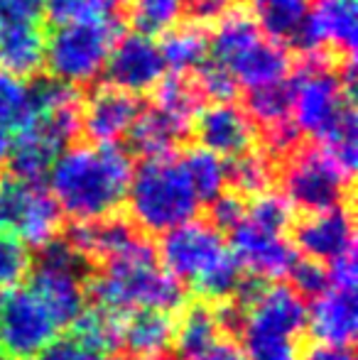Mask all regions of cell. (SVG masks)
I'll return each mask as SVG.
<instances>
[{
  "label": "cell",
  "instance_id": "29",
  "mask_svg": "<svg viewBox=\"0 0 358 360\" xmlns=\"http://www.w3.org/2000/svg\"><path fill=\"white\" fill-rule=\"evenodd\" d=\"M229 167V186L231 191L241 194L243 199H253V196L268 191L272 181V157L268 152H258L250 147L248 152L234 157L231 162H226Z\"/></svg>",
  "mask_w": 358,
  "mask_h": 360
},
{
  "label": "cell",
  "instance_id": "1",
  "mask_svg": "<svg viewBox=\"0 0 358 360\" xmlns=\"http://www.w3.org/2000/svg\"><path fill=\"white\" fill-rule=\"evenodd\" d=\"M133 162L118 145H77L57 155L47 172L49 194L74 223L118 214L128 194Z\"/></svg>",
  "mask_w": 358,
  "mask_h": 360
},
{
  "label": "cell",
  "instance_id": "14",
  "mask_svg": "<svg viewBox=\"0 0 358 360\" xmlns=\"http://www.w3.org/2000/svg\"><path fill=\"white\" fill-rule=\"evenodd\" d=\"M358 39V8L356 0H317L309 8L305 22L297 30L295 44L305 54L324 52L326 47L336 49L344 57L356 54Z\"/></svg>",
  "mask_w": 358,
  "mask_h": 360
},
{
  "label": "cell",
  "instance_id": "36",
  "mask_svg": "<svg viewBox=\"0 0 358 360\" xmlns=\"http://www.w3.org/2000/svg\"><path fill=\"white\" fill-rule=\"evenodd\" d=\"M103 13H108V10L103 8L101 0H42V15H47V20L54 27L96 18Z\"/></svg>",
  "mask_w": 358,
  "mask_h": 360
},
{
  "label": "cell",
  "instance_id": "11",
  "mask_svg": "<svg viewBox=\"0 0 358 360\" xmlns=\"http://www.w3.org/2000/svg\"><path fill=\"white\" fill-rule=\"evenodd\" d=\"M59 323L27 287H15L0 299V351L10 360H32L54 338Z\"/></svg>",
  "mask_w": 358,
  "mask_h": 360
},
{
  "label": "cell",
  "instance_id": "38",
  "mask_svg": "<svg viewBox=\"0 0 358 360\" xmlns=\"http://www.w3.org/2000/svg\"><path fill=\"white\" fill-rule=\"evenodd\" d=\"M32 360H103V356L96 351H91L84 343H79L77 338H72L67 333L64 338H54L42 353H37Z\"/></svg>",
  "mask_w": 358,
  "mask_h": 360
},
{
  "label": "cell",
  "instance_id": "13",
  "mask_svg": "<svg viewBox=\"0 0 358 360\" xmlns=\"http://www.w3.org/2000/svg\"><path fill=\"white\" fill-rule=\"evenodd\" d=\"M292 245L302 257H309L321 265L339 260L341 255L356 250L354 211L349 204L305 214L300 221H292Z\"/></svg>",
  "mask_w": 358,
  "mask_h": 360
},
{
  "label": "cell",
  "instance_id": "3",
  "mask_svg": "<svg viewBox=\"0 0 358 360\" xmlns=\"http://www.w3.org/2000/svg\"><path fill=\"white\" fill-rule=\"evenodd\" d=\"M125 201L130 221L145 236H162L181 223L194 221L201 206L181 157L174 155L140 162L130 176Z\"/></svg>",
  "mask_w": 358,
  "mask_h": 360
},
{
  "label": "cell",
  "instance_id": "40",
  "mask_svg": "<svg viewBox=\"0 0 358 360\" xmlns=\"http://www.w3.org/2000/svg\"><path fill=\"white\" fill-rule=\"evenodd\" d=\"M42 0H0V22H39Z\"/></svg>",
  "mask_w": 358,
  "mask_h": 360
},
{
  "label": "cell",
  "instance_id": "41",
  "mask_svg": "<svg viewBox=\"0 0 358 360\" xmlns=\"http://www.w3.org/2000/svg\"><path fill=\"white\" fill-rule=\"evenodd\" d=\"M234 5L236 0H186V13L196 20V25L219 22L234 10Z\"/></svg>",
  "mask_w": 358,
  "mask_h": 360
},
{
  "label": "cell",
  "instance_id": "2",
  "mask_svg": "<svg viewBox=\"0 0 358 360\" xmlns=\"http://www.w3.org/2000/svg\"><path fill=\"white\" fill-rule=\"evenodd\" d=\"M87 294L94 299V307L115 314L133 309H160L177 314L191 297L184 285L162 270L158 250L150 240L96 265L89 275Z\"/></svg>",
  "mask_w": 358,
  "mask_h": 360
},
{
  "label": "cell",
  "instance_id": "18",
  "mask_svg": "<svg viewBox=\"0 0 358 360\" xmlns=\"http://www.w3.org/2000/svg\"><path fill=\"white\" fill-rule=\"evenodd\" d=\"M191 128L196 133L199 147L224 160L243 155L255 143V125L250 123L248 113L231 101L201 108L191 120Z\"/></svg>",
  "mask_w": 358,
  "mask_h": 360
},
{
  "label": "cell",
  "instance_id": "37",
  "mask_svg": "<svg viewBox=\"0 0 358 360\" xmlns=\"http://www.w3.org/2000/svg\"><path fill=\"white\" fill-rule=\"evenodd\" d=\"M245 204H248V201L241 194H236V191H224V194L211 201L209 223L221 233L231 231V228H234L236 223H241V218L245 216Z\"/></svg>",
  "mask_w": 358,
  "mask_h": 360
},
{
  "label": "cell",
  "instance_id": "27",
  "mask_svg": "<svg viewBox=\"0 0 358 360\" xmlns=\"http://www.w3.org/2000/svg\"><path fill=\"white\" fill-rule=\"evenodd\" d=\"M253 20L275 42H292L309 13V0H250Z\"/></svg>",
  "mask_w": 358,
  "mask_h": 360
},
{
  "label": "cell",
  "instance_id": "21",
  "mask_svg": "<svg viewBox=\"0 0 358 360\" xmlns=\"http://www.w3.org/2000/svg\"><path fill=\"white\" fill-rule=\"evenodd\" d=\"M224 336L216 319L214 304L189 297L186 304L174 314V343L172 351L177 360H196L206 348Z\"/></svg>",
  "mask_w": 358,
  "mask_h": 360
},
{
  "label": "cell",
  "instance_id": "9",
  "mask_svg": "<svg viewBox=\"0 0 358 360\" xmlns=\"http://www.w3.org/2000/svg\"><path fill=\"white\" fill-rule=\"evenodd\" d=\"M231 255L224 233L209 221H189L162 233L158 260L170 277L191 289Z\"/></svg>",
  "mask_w": 358,
  "mask_h": 360
},
{
  "label": "cell",
  "instance_id": "28",
  "mask_svg": "<svg viewBox=\"0 0 358 360\" xmlns=\"http://www.w3.org/2000/svg\"><path fill=\"white\" fill-rule=\"evenodd\" d=\"M181 165L186 169L194 194L201 204H211L216 196H221L229 186V167L226 160L204 147H194L181 157Z\"/></svg>",
  "mask_w": 358,
  "mask_h": 360
},
{
  "label": "cell",
  "instance_id": "4",
  "mask_svg": "<svg viewBox=\"0 0 358 360\" xmlns=\"http://www.w3.org/2000/svg\"><path fill=\"white\" fill-rule=\"evenodd\" d=\"M209 59L224 67L236 84L245 89L282 81L292 69L285 44L263 34L255 20L238 10H231L216 22L209 37Z\"/></svg>",
  "mask_w": 358,
  "mask_h": 360
},
{
  "label": "cell",
  "instance_id": "42",
  "mask_svg": "<svg viewBox=\"0 0 358 360\" xmlns=\"http://www.w3.org/2000/svg\"><path fill=\"white\" fill-rule=\"evenodd\" d=\"M297 360H356L351 346H329V343L307 341L297 346Z\"/></svg>",
  "mask_w": 358,
  "mask_h": 360
},
{
  "label": "cell",
  "instance_id": "35",
  "mask_svg": "<svg viewBox=\"0 0 358 360\" xmlns=\"http://www.w3.org/2000/svg\"><path fill=\"white\" fill-rule=\"evenodd\" d=\"M191 76H194L201 96H204V98L216 101V103L231 101L236 96V91H238V84L234 81V76L226 72L224 67H219L216 62H211L209 57H206V62L201 64V67L196 69Z\"/></svg>",
  "mask_w": 358,
  "mask_h": 360
},
{
  "label": "cell",
  "instance_id": "16",
  "mask_svg": "<svg viewBox=\"0 0 358 360\" xmlns=\"http://www.w3.org/2000/svg\"><path fill=\"white\" fill-rule=\"evenodd\" d=\"M229 233V250L241 262V267L245 272H250V275H258L268 282L287 277L290 267L300 257V252L295 250L290 238L263 231L260 226L250 223L245 216Z\"/></svg>",
  "mask_w": 358,
  "mask_h": 360
},
{
  "label": "cell",
  "instance_id": "15",
  "mask_svg": "<svg viewBox=\"0 0 358 360\" xmlns=\"http://www.w3.org/2000/svg\"><path fill=\"white\" fill-rule=\"evenodd\" d=\"M140 110L138 96L108 84L96 86L79 103V130L91 145H118V140L128 138Z\"/></svg>",
  "mask_w": 358,
  "mask_h": 360
},
{
  "label": "cell",
  "instance_id": "31",
  "mask_svg": "<svg viewBox=\"0 0 358 360\" xmlns=\"http://www.w3.org/2000/svg\"><path fill=\"white\" fill-rule=\"evenodd\" d=\"M32 118V91L25 79L0 69V125L20 130Z\"/></svg>",
  "mask_w": 358,
  "mask_h": 360
},
{
  "label": "cell",
  "instance_id": "5",
  "mask_svg": "<svg viewBox=\"0 0 358 360\" xmlns=\"http://www.w3.org/2000/svg\"><path fill=\"white\" fill-rule=\"evenodd\" d=\"M120 22L110 13L79 22L57 25L44 42V67L52 79L79 89L103 74Z\"/></svg>",
  "mask_w": 358,
  "mask_h": 360
},
{
  "label": "cell",
  "instance_id": "8",
  "mask_svg": "<svg viewBox=\"0 0 358 360\" xmlns=\"http://www.w3.org/2000/svg\"><path fill=\"white\" fill-rule=\"evenodd\" d=\"M354 174L324 147H302L287 155L282 167V196L300 214H319L349 204Z\"/></svg>",
  "mask_w": 358,
  "mask_h": 360
},
{
  "label": "cell",
  "instance_id": "45",
  "mask_svg": "<svg viewBox=\"0 0 358 360\" xmlns=\"http://www.w3.org/2000/svg\"><path fill=\"white\" fill-rule=\"evenodd\" d=\"M113 360H177V358H170V356H158V358H140V356H123V353H118V358Z\"/></svg>",
  "mask_w": 358,
  "mask_h": 360
},
{
  "label": "cell",
  "instance_id": "46",
  "mask_svg": "<svg viewBox=\"0 0 358 360\" xmlns=\"http://www.w3.org/2000/svg\"><path fill=\"white\" fill-rule=\"evenodd\" d=\"M101 3H103L106 10H113V8H120V5L130 3V0H101Z\"/></svg>",
  "mask_w": 358,
  "mask_h": 360
},
{
  "label": "cell",
  "instance_id": "34",
  "mask_svg": "<svg viewBox=\"0 0 358 360\" xmlns=\"http://www.w3.org/2000/svg\"><path fill=\"white\" fill-rule=\"evenodd\" d=\"M290 277V287L300 294L302 299H312L314 302L317 297L329 289V272H326V265L317 260H309V257H297L295 265L287 272Z\"/></svg>",
  "mask_w": 358,
  "mask_h": 360
},
{
  "label": "cell",
  "instance_id": "24",
  "mask_svg": "<svg viewBox=\"0 0 358 360\" xmlns=\"http://www.w3.org/2000/svg\"><path fill=\"white\" fill-rule=\"evenodd\" d=\"M158 47L162 54L165 69L170 67L177 74H189L196 72L209 57V34L196 22L174 25L162 34Z\"/></svg>",
  "mask_w": 358,
  "mask_h": 360
},
{
  "label": "cell",
  "instance_id": "25",
  "mask_svg": "<svg viewBox=\"0 0 358 360\" xmlns=\"http://www.w3.org/2000/svg\"><path fill=\"white\" fill-rule=\"evenodd\" d=\"M243 110L248 113L250 123L260 125L263 130L292 123V81L282 79L275 84L248 89Z\"/></svg>",
  "mask_w": 358,
  "mask_h": 360
},
{
  "label": "cell",
  "instance_id": "22",
  "mask_svg": "<svg viewBox=\"0 0 358 360\" xmlns=\"http://www.w3.org/2000/svg\"><path fill=\"white\" fill-rule=\"evenodd\" d=\"M44 37L39 22H0V69L20 79L44 67Z\"/></svg>",
  "mask_w": 358,
  "mask_h": 360
},
{
  "label": "cell",
  "instance_id": "33",
  "mask_svg": "<svg viewBox=\"0 0 358 360\" xmlns=\"http://www.w3.org/2000/svg\"><path fill=\"white\" fill-rule=\"evenodd\" d=\"M32 255L20 238L0 231V292L20 287L30 275Z\"/></svg>",
  "mask_w": 358,
  "mask_h": 360
},
{
  "label": "cell",
  "instance_id": "12",
  "mask_svg": "<svg viewBox=\"0 0 358 360\" xmlns=\"http://www.w3.org/2000/svg\"><path fill=\"white\" fill-rule=\"evenodd\" d=\"M307 328V304L285 282H270L265 292L245 309L241 346L255 341L300 343Z\"/></svg>",
  "mask_w": 358,
  "mask_h": 360
},
{
  "label": "cell",
  "instance_id": "17",
  "mask_svg": "<svg viewBox=\"0 0 358 360\" xmlns=\"http://www.w3.org/2000/svg\"><path fill=\"white\" fill-rule=\"evenodd\" d=\"M103 74L108 86L128 91L133 96L153 91L155 84L165 76V62L158 42L140 32L118 34Z\"/></svg>",
  "mask_w": 358,
  "mask_h": 360
},
{
  "label": "cell",
  "instance_id": "19",
  "mask_svg": "<svg viewBox=\"0 0 358 360\" xmlns=\"http://www.w3.org/2000/svg\"><path fill=\"white\" fill-rule=\"evenodd\" d=\"M174 343V314L160 309H133L118 319V351L123 356H167Z\"/></svg>",
  "mask_w": 358,
  "mask_h": 360
},
{
  "label": "cell",
  "instance_id": "47",
  "mask_svg": "<svg viewBox=\"0 0 358 360\" xmlns=\"http://www.w3.org/2000/svg\"><path fill=\"white\" fill-rule=\"evenodd\" d=\"M0 360H10V358H8V356H5V353H3V351H0Z\"/></svg>",
  "mask_w": 358,
  "mask_h": 360
},
{
  "label": "cell",
  "instance_id": "48",
  "mask_svg": "<svg viewBox=\"0 0 358 360\" xmlns=\"http://www.w3.org/2000/svg\"><path fill=\"white\" fill-rule=\"evenodd\" d=\"M0 299H3V294H0Z\"/></svg>",
  "mask_w": 358,
  "mask_h": 360
},
{
  "label": "cell",
  "instance_id": "20",
  "mask_svg": "<svg viewBox=\"0 0 358 360\" xmlns=\"http://www.w3.org/2000/svg\"><path fill=\"white\" fill-rule=\"evenodd\" d=\"M307 328L317 343L351 346L358 328L356 289L329 287L321 297H317L307 311Z\"/></svg>",
  "mask_w": 358,
  "mask_h": 360
},
{
  "label": "cell",
  "instance_id": "10",
  "mask_svg": "<svg viewBox=\"0 0 358 360\" xmlns=\"http://www.w3.org/2000/svg\"><path fill=\"white\" fill-rule=\"evenodd\" d=\"M62 211L42 184L18 176H0V231L20 238L25 245L42 248L59 238Z\"/></svg>",
  "mask_w": 358,
  "mask_h": 360
},
{
  "label": "cell",
  "instance_id": "7",
  "mask_svg": "<svg viewBox=\"0 0 358 360\" xmlns=\"http://www.w3.org/2000/svg\"><path fill=\"white\" fill-rule=\"evenodd\" d=\"M37 250L27 275V289L49 309L59 328H69L87 309V282L94 265L69 245L67 238H54Z\"/></svg>",
  "mask_w": 358,
  "mask_h": 360
},
{
  "label": "cell",
  "instance_id": "30",
  "mask_svg": "<svg viewBox=\"0 0 358 360\" xmlns=\"http://www.w3.org/2000/svg\"><path fill=\"white\" fill-rule=\"evenodd\" d=\"M184 13L186 0H130V22L135 32L153 39L179 25Z\"/></svg>",
  "mask_w": 358,
  "mask_h": 360
},
{
  "label": "cell",
  "instance_id": "43",
  "mask_svg": "<svg viewBox=\"0 0 358 360\" xmlns=\"http://www.w3.org/2000/svg\"><path fill=\"white\" fill-rule=\"evenodd\" d=\"M196 360H248V358H245V351L238 341H234L229 336H221L214 346L206 348Z\"/></svg>",
  "mask_w": 358,
  "mask_h": 360
},
{
  "label": "cell",
  "instance_id": "26",
  "mask_svg": "<svg viewBox=\"0 0 358 360\" xmlns=\"http://www.w3.org/2000/svg\"><path fill=\"white\" fill-rule=\"evenodd\" d=\"M153 98H155V108L165 110L174 120L184 123L186 128H191V120H194V115L199 113L201 103H204V96H201L194 76L177 74V72L162 76L155 84Z\"/></svg>",
  "mask_w": 358,
  "mask_h": 360
},
{
  "label": "cell",
  "instance_id": "6",
  "mask_svg": "<svg viewBox=\"0 0 358 360\" xmlns=\"http://www.w3.org/2000/svg\"><path fill=\"white\" fill-rule=\"evenodd\" d=\"M339 64L324 52L305 54L295 79H290L292 125L305 138L324 140L346 110L354 108V91L341 79Z\"/></svg>",
  "mask_w": 358,
  "mask_h": 360
},
{
  "label": "cell",
  "instance_id": "39",
  "mask_svg": "<svg viewBox=\"0 0 358 360\" xmlns=\"http://www.w3.org/2000/svg\"><path fill=\"white\" fill-rule=\"evenodd\" d=\"M297 346L290 341H255L243 343L248 360H297Z\"/></svg>",
  "mask_w": 358,
  "mask_h": 360
},
{
  "label": "cell",
  "instance_id": "44",
  "mask_svg": "<svg viewBox=\"0 0 358 360\" xmlns=\"http://www.w3.org/2000/svg\"><path fill=\"white\" fill-rule=\"evenodd\" d=\"M10 147H13V133H10V128L0 125V167H3L5 162H8Z\"/></svg>",
  "mask_w": 358,
  "mask_h": 360
},
{
  "label": "cell",
  "instance_id": "23",
  "mask_svg": "<svg viewBox=\"0 0 358 360\" xmlns=\"http://www.w3.org/2000/svg\"><path fill=\"white\" fill-rule=\"evenodd\" d=\"M186 133H189V128L184 123H179L172 115H167L165 110L153 105L148 110H140L128 138H130V147L143 160H150V157L174 155V150L186 138Z\"/></svg>",
  "mask_w": 358,
  "mask_h": 360
},
{
  "label": "cell",
  "instance_id": "32",
  "mask_svg": "<svg viewBox=\"0 0 358 360\" xmlns=\"http://www.w3.org/2000/svg\"><path fill=\"white\" fill-rule=\"evenodd\" d=\"M292 206L285 201L282 194H272V191H263V194L253 196L245 204V218L255 226H260L263 231L277 233V236H287L292 221Z\"/></svg>",
  "mask_w": 358,
  "mask_h": 360
}]
</instances>
